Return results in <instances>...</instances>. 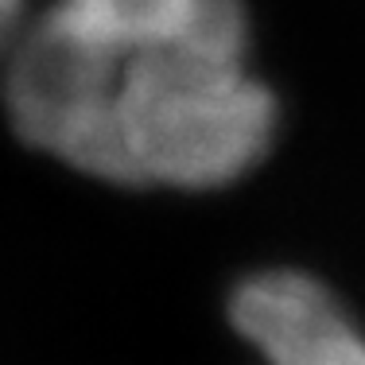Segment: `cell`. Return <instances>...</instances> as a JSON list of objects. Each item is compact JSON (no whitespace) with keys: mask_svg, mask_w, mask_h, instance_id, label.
I'll return each mask as SVG.
<instances>
[{"mask_svg":"<svg viewBox=\"0 0 365 365\" xmlns=\"http://www.w3.org/2000/svg\"><path fill=\"white\" fill-rule=\"evenodd\" d=\"M4 109L82 175L175 190L249 175L280 125L241 0H55L8 51Z\"/></svg>","mask_w":365,"mask_h":365,"instance_id":"6da1fadb","label":"cell"},{"mask_svg":"<svg viewBox=\"0 0 365 365\" xmlns=\"http://www.w3.org/2000/svg\"><path fill=\"white\" fill-rule=\"evenodd\" d=\"M230 323L264 365H365V338L327 284L272 268L237 284Z\"/></svg>","mask_w":365,"mask_h":365,"instance_id":"7a4b0ae2","label":"cell"},{"mask_svg":"<svg viewBox=\"0 0 365 365\" xmlns=\"http://www.w3.org/2000/svg\"><path fill=\"white\" fill-rule=\"evenodd\" d=\"M24 36V0H0V51H12Z\"/></svg>","mask_w":365,"mask_h":365,"instance_id":"3957f363","label":"cell"}]
</instances>
